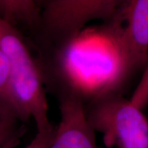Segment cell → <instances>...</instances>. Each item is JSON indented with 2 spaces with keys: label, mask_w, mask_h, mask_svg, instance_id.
<instances>
[{
  "label": "cell",
  "mask_w": 148,
  "mask_h": 148,
  "mask_svg": "<svg viewBox=\"0 0 148 148\" xmlns=\"http://www.w3.org/2000/svg\"><path fill=\"white\" fill-rule=\"evenodd\" d=\"M7 0H0V16L4 17Z\"/></svg>",
  "instance_id": "8fae6325"
},
{
  "label": "cell",
  "mask_w": 148,
  "mask_h": 148,
  "mask_svg": "<svg viewBox=\"0 0 148 148\" xmlns=\"http://www.w3.org/2000/svg\"><path fill=\"white\" fill-rule=\"evenodd\" d=\"M113 27L130 69L148 58V0H122L107 21Z\"/></svg>",
  "instance_id": "277c9868"
},
{
  "label": "cell",
  "mask_w": 148,
  "mask_h": 148,
  "mask_svg": "<svg viewBox=\"0 0 148 148\" xmlns=\"http://www.w3.org/2000/svg\"><path fill=\"white\" fill-rule=\"evenodd\" d=\"M0 49L8 61L15 107L23 121L33 119L37 131L53 127L41 70L18 28L0 16Z\"/></svg>",
  "instance_id": "6da1fadb"
},
{
  "label": "cell",
  "mask_w": 148,
  "mask_h": 148,
  "mask_svg": "<svg viewBox=\"0 0 148 148\" xmlns=\"http://www.w3.org/2000/svg\"><path fill=\"white\" fill-rule=\"evenodd\" d=\"M53 131L54 127L45 130L37 131L33 139L23 148H49Z\"/></svg>",
  "instance_id": "30bf717a"
},
{
  "label": "cell",
  "mask_w": 148,
  "mask_h": 148,
  "mask_svg": "<svg viewBox=\"0 0 148 148\" xmlns=\"http://www.w3.org/2000/svg\"><path fill=\"white\" fill-rule=\"evenodd\" d=\"M25 121L13 108L0 102V148H15L26 132Z\"/></svg>",
  "instance_id": "8992f818"
},
{
  "label": "cell",
  "mask_w": 148,
  "mask_h": 148,
  "mask_svg": "<svg viewBox=\"0 0 148 148\" xmlns=\"http://www.w3.org/2000/svg\"><path fill=\"white\" fill-rule=\"evenodd\" d=\"M86 116L106 147L148 148V119L143 110L117 92L85 105Z\"/></svg>",
  "instance_id": "7a4b0ae2"
},
{
  "label": "cell",
  "mask_w": 148,
  "mask_h": 148,
  "mask_svg": "<svg viewBox=\"0 0 148 148\" xmlns=\"http://www.w3.org/2000/svg\"><path fill=\"white\" fill-rule=\"evenodd\" d=\"M145 65L142 77L130 98L132 104L141 110L148 106V58Z\"/></svg>",
  "instance_id": "9c48e42d"
},
{
  "label": "cell",
  "mask_w": 148,
  "mask_h": 148,
  "mask_svg": "<svg viewBox=\"0 0 148 148\" xmlns=\"http://www.w3.org/2000/svg\"><path fill=\"white\" fill-rule=\"evenodd\" d=\"M59 114L49 148H98L95 132L87 121L85 104L81 99L61 93Z\"/></svg>",
  "instance_id": "5b68a950"
},
{
  "label": "cell",
  "mask_w": 148,
  "mask_h": 148,
  "mask_svg": "<svg viewBox=\"0 0 148 148\" xmlns=\"http://www.w3.org/2000/svg\"><path fill=\"white\" fill-rule=\"evenodd\" d=\"M35 2H36V3L37 8H39V10L40 12L41 8H43L46 5V3L49 2V0H35Z\"/></svg>",
  "instance_id": "7c38bea8"
},
{
  "label": "cell",
  "mask_w": 148,
  "mask_h": 148,
  "mask_svg": "<svg viewBox=\"0 0 148 148\" xmlns=\"http://www.w3.org/2000/svg\"><path fill=\"white\" fill-rule=\"evenodd\" d=\"M40 12L35 0H7L4 18L15 27L40 25Z\"/></svg>",
  "instance_id": "52a82bcc"
},
{
  "label": "cell",
  "mask_w": 148,
  "mask_h": 148,
  "mask_svg": "<svg viewBox=\"0 0 148 148\" xmlns=\"http://www.w3.org/2000/svg\"><path fill=\"white\" fill-rule=\"evenodd\" d=\"M0 102H3L6 105L11 106L16 111L13 101V96H12V90L10 67L5 54L1 50V49H0Z\"/></svg>",
  "instance_id": "ba28073f"
},
{
  "label": "cell",
  "mask_w": 148,
  "mask_h": 148,
  "mask_svg": "<svg viewBox=\"0 0 148 148\" xmlns=\"http://www.w3.org/2000/svg\"><path fill=\"white\" fill-rule=\"evenodd\" d=\"M122 0H49L40 16L48 39L57 45L95 20L109 21Z\"/></svg>",
  "instance_id": "3957f363"
}]
</instances>
